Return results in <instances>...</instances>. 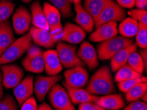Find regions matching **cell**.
Masks as SVG:
<instances>
[{"mask_svg": "<svg viewBox=\"0 0 147 110\" xmlns=\"http://www.w3.org/2000/svg\"><path fill=\"white\" fill-rule=\"evenodd\" d=\"M3 78H2V73L0 71V100L3 98Z\"/></svg>", "mask_w": 147, "mask_h": 110, "instance_id": "42", "label": "cell"}, {"mask_svg": "<svg viewBox=\"0 0 147 110\" xmlns=\"http://www.w3.org/2000/svg\"><path fill=\"white\" fill-rule=\"evenodd\" d=\"M140 82H147L146 77H141L137 78H133L118 82V88L123 92H127L129 90Z\"/></svg>", "mask_w": 147, "mask_h": 110, "instance_id": "32", "label": "cell"}, {"mask_svg": "<svg viewBox=\"0 0 147 110\" xmlns=\"http://www.w3.org/2000/svg\"><path fill=\"white\" fill-rule=\"evenodd\" d=\"M74 8L76 12L75 22L85 32H92L94 28V19L84 9L81 3L74 4Z\"/></svg>", "mask_w": 147, "mask_h": 110, "instance_id": "17", "label": "cell"}, {"mask_svg": "<svg viewBox=\"0 0 147 110\" xmlns=\"http://www.w3.org/2000/svg\"><path fill=\"white\" fill-rule=\"evenodd\" d=\"M1 1H9V0H0Z\"/></svg>", "mask_w": 147, "mask_h": 110, "instance_id": "48", "label": "cell"}, {"mask_svg": "<svg viewBox=\"0 0 147 110\" xmlns=\"http://www.w3.org/2000/svg\"><path fill=\"white\" fill-rule=\"evenodd\" d=\"M62 78L63 77L60 75L48 77L42 75L37 76L34 83V92L39 102H42L45 99L46 95L52 87Z\"/></svg>", "mask_w": 147, "mask_h": 110, "instance_id": "9", "label": "cell"}, {"mask_svg": "<svg viewBox=\"0 0 147 110\" xmlns=\"http://www.w3.org/2000/svg\"><path fill=\"white\" fill-rule=\"evenodd\" d=\"M0 110H19V108L14 98L7 94L0 100Z\"/></svg>", "mask_w": 147, "mask_h": 110, "instance_id": "34", "label": "cell"}, {"mask_svg": "<svg viewBox=\"0 0 147 110\" xmlns=\"http://www.w3.org/2000/svg\"><path fill=\"white\" fill-rule=\"evenodd\" d=\"M15 40L13 28L7 21L3 30L0 34V56Z\"/></svg>", "mask_w": 147, "mask_h": 110, "instance_id": "26", "label": "cell"}, {"mask_svg": "<svg viewBox=\"0 0 147 110\" xmlns=\"http://www.w3.org/2000/svg\"><path fill=\"white\" fill-rule=\"evenodd\" d=\"M92 95H108L114 92L115 85L110 69L104 65L95 72L86 88Z\"/></svg>", "mask_w": 147, "mask_h": 110, "instance_id": "1", "label": "cell"}, {"mask_svg": "<svg viewBox=\"0 0 147 110\" xmlns=\"http://www.w3.org/2000/svg\"><path fill=\"white\" fill-rule=\"evenodd\" d=\"M29 32L32 37V41L37 46L46 48H51L57 43L50 30L31 26Z\"/></svg>", "mask_w": 147, "mask_h": 110, "instance_id": "15", "label": "cell"}, {"mask_svg": "<svg viewBox=\"0 0 147 110\" xmlns=\"http://www.w3.org/2000/svg\"><path fill=\"white\" fill-rule=\"evenodd\" d=\"M139 30V22L131 17L125 18L119 25L118 32L122 36L131 38L137 34Z\"/></svg>", "mask_w": 147, "mask_h": 110, "instance_id": "23", "label": "cell"}, {"mask_svg": "<svg viewBox=\"0 0 147 110\" xmlns=\"http://www.w3.org/2000/svg\"><path fill=\"white\" fill-rule=\"evenodd\" d=\"M2 73L3 85L5 89L14 88L23 79L24 72L21 67L15 64L0 65Z\"/></svg>", "mask_w": 147, "mask_h": 110, "instance_id": "8", "label": "cell"}, {"mask_svg": "<svg viewBox=\"0 0 147 110\" xmlns=\"http://www.w3.org/2000/svg\"><path fill=\"white\" fill-rule=\"evenodd\" d=\"M7 21H6L3 22H1V23H0V34H1V33L2 32V31L3 30L4 28H5V26L7 24Z\"/></svg>", "mask_w": 147, "mask_h": 110, "instance_id": "44", "label": "cell"}, {"mask_svg": "<svg viewBox=\"0 0 147 110\" xmlns=\"http://www.w3.org/2000/svg\"><path fill=\"white\" fill-rule=\"evenodd\" d=\"M12 22L13 28L17 34H25L30 30V25L32 22V17L29 11L25 7L19 6L13 13Z\"/></svg>", "mask_w": 147, "mask_h": 110, "instance_id": "10", "label": "cell"}, {"mask_svg": "<svg viewBox=\"0 0 147 110\" xmlns=\"http://www.w3.org/2000/svg\"><path fill=\"white\" fill-rule=\"evenodd\" d=\"M135 5L137 9L146 10L147 0H135Z\"/></svg>", "mask_w": 147, "mask_h": 110, "instance_id": "41", "label": "cell"}, {"mask_svg": "<svg viewBox=\"0 0 147 110\" xmlns=\"http://www.w3.org/2000/svg\"><path fill=\"white\" fill-rule=\"evenodd\" d=\"M32 24L36 28L50 30L45 13L39 1H35L30 6Z\"/></svg>", "mask_w": 147, "mask_h": 110, "instance_id": "19", "label": "cell"}, {"mask_svg": "<svg viewBox=\"0 0 147 110\" xmlns=\"http://www.w3.org/2000/svg\"><path fill=\"white\" fill-rule=\"evenodd\" d=\"M123 110H147V104L142 101L136 100L131 102Z\"/></svg>", "mask_w": 147, "mask_h": 110, "instance_id": "36", "label": "cell"}, {"mask_svg": "<svg viewBox=\"0 0 147 110\" xmlns=\"http://www.w3.org/2000/svg\"><path fill=\"white\" fill-rule=\"evenodd\" d=\"M88 73L82 66H77L65 71V81L63 84L65 87L72 88H82L87 84Z\"/></svg>", "mask_w": 147, "mask_h": 110, "instance_id": "7", "label": "cell"}, {"mask_svg": "<svg viewBox=\"0 0 147 110\" xmlns=\"http://www.w3.org/2000/svg\"><path fill=\"white\" fill-rule=\"evenodd\" d=\"M125 18V11L114 1L112 0L94 20L96 28L109 22L122 21Z\"/></svg>", "mask_w": 147, "mask_h": 110, "instance_id": "6", "label": "cell"}, {"mask_svg": "<svg viewBox=\"0 0 147 110\" xmlns=\"http://www.w3.org/2000/svg\"><path fill=\"white\" fill-rule=\"evenodd\" d=\"M133 43V40L122 36H115L112 38L106 40L98 46V57L104 61L112 59L115 53Z\"/></svg>", "mask_w": 147, "mask_h": 110, "instance_id": "3", "label": "cell"}, {"mask_svg": "<svg viewBox=\"0 0 147 110\" xmlns=\"http://www.w3.org/2000/svg\"><path fill=\"white\" fill-rule=\"evenodd\" d=\"M140 55L142 58V61H143L144 66V71H147V50L146 49H142V50L140 51Z\"/></svg>", "mask_w": 147, "mask_h": 110, "instance_id": "40", "label": "cell"}, {"mask_svg": "<svg viewBox=\"0 0 147 110\" xmlns=\"http://www.w3.org/2000/svg\"><path fill=\"white\" fill-rule=\"evenodd\" d=\"M21 106V110H37L38 108L36 100L33 96L24 101Z\"/></svg>", "mask_w": 147, "mask_h": 110, "instance_id": "35", "label": "cell"}, {"mask_svg": "<svg viewBox=\"0 0 147 110\" xmlns=\"http://www.w3.org/2000/svg\"><path fill=\"white\" fill-rule=\"evenodd\" d=\"M146 90L147 82H140L125 92V99L129 102L139 100L146 92Z\"/></svg>", "mask_w": 147, "mask_h": 110, "instance_id": "27", "label": "cell"}, {"mask_svg": "<svg viewBox=\"0 0 147 110\" xmlns=\"http://www.w3.org/2000/svg\"><path fill=\"white\" fill-rule=\"evenodd\" d=\"M118 34L117 22H109L100 25L90 34L89 40L93 42H102L117 36Z\"/></svg>", "mask_w": 147, "mask_h": 110, "instance_id": "12", "label": "cell"}, {"mask_svg": "<svg viewBox=\"0 0 147 110\" xmlns=\"http://www.w3.org/2000/svg\"><path fill=\"white\" fill-rule=\"evenodd\" d=\"M44 71L49 76L56 75L63 69L56 50H50L44 52Z\"/></svg>", "mask_w": 147, "mask_h": 110, "instance_id": "16", "label": "cell"}, {"mask_svg": "<svg viewBox=\"0 0 147 110\" xmlns=\"http://www.w3.org/2000/svg\"><path fill=\"white\" fill-rule=\"evenodd\" d=\"M43 51L40 48H38L37 46H32L28 49L27 51V55L28 56H35L37 55H39L42 53Z\"/></svg>", "mask_w": 147, "mask_h": 110, "instance_id": "39", "label": "cell"}, {"mask_svg": "<svg viewBox=\"0 0 147 110\" xmlns=\"http://www.w3.org/2000/svg\"><path fill=\"white\" fill-rule=\"evenodd\" d=\"M70 2V3H73L74 4H77V3H81V1L82 0H68Z\"/></svg>", "mask_w": 147, "mask_h": 110, "instance_id": "46", "label": "cell"}, {"mask_svg": "<svg viewBox=\"0 0 147 110\" xmlns=\"http://www.w3.org/2000/svg\"><path fill=\"white\" fill-rule=\"evenodd\" d=\"M141 99L142 100V102L146 103V101H147V92L144 93V95L141 97Z\"/></svg>", "mask_w": 147, "mask_h": 110, "instance_id": "45", "label": "cell"}, {"mask_svg": "<svg viewBox=\"0 0 147 110\" xmlns=\"http://www.w3.org/2000/svg\"><path fill=\"white\" fill-rule=\"evenodd\" d=\"M79 110H107L98 105L96 103L86 102L81 104L79 106Z\"/></svg>", "mask_w": 147, "mask_h": 110, "instance_id": "37", "label": "cell"}, {"mask_svg": "<svg viewBox=\"0 0 147 110\" xmlns=\"http://www.w3.org/2000/svg\"><path fill=\"white\" fill-rule=\"evenodd\" d=\"M48 99L57 110H76L67 90L57 83L48 92Z\"/></svg>", "mask_w": 147, "mask_h": 110, "instance_id": "5", "label": "cell"}, {"mask_svg": "<svg viewBox=\"0 0 147 110\" xmlns=\"http://www.w3.org/2000/svg\"><path fill=\"white\" fill-rule=\"evenodd\" d=\"M86 32L77 24L67 22L63 28L61 40L69 44H78L86 38Z\"/></svg>", "mask_w": 147, "mask_h": 110, "instance_id": "13", "label": "cell"}, {"mask_svg": "<svg viewBox=\"0 0 147 110\" xmlns=\"http://www.w3.org/2000/svg\"><path fill=\"white\" fill-rule=\"evenodd\" d=\"M65 88L69 94L73 104H81L86 102L96 103L99 99L98 96L92 95L89 93L86 90L82 88H69V87H65Z\"/></svg>", "mask_w": 147, "mask_h": 110, "instance_id": "21", "label": "cell"}, {"mask_svg": "<svg viewBox=\"0 0 147 110\" xmlns=\"http://www.w3.org/2000/svg\"><path fill=\"white\" fill-rule=\"evenodd\" d=\"M98 105L106 109L120 110L125 106V102L121 94H108L99 99L96 102Z\"/></svg>", "mask_w": 147, "mask_h": 110, "instance_id": "20", "label": "cell"}, {"mask_svg": "<svg viewBox=\"0 0 147 110\" xmlns=\"http://www.w3.org/2000/svg\"><path fill=\"white\" fill-rule=\"evenodd\" d=\"M37 110H55L54 109H53L52 107H51L50 105H49L48 104L46 103H43L39 105L38 107Z\"/></svg>", "mask_w": 147, "mask_h": 110, "instance_id": "43", "label": "cell"}, {"mask_svg": "<svg viewBox=\"0 0 147 110\" xmlns=\"http://www.w3.org/2000/svg\"><path fill=\"white\" fill-rule=\"evenodd\" d=\"M34 92V78L28 75L13 88V94L18 104L21 105L24 101L31 97Z\"/></svg>", "mask_w": 147, "mask_h": 110, "instance_id": "14", "label": "cell"}, {"mask_svg": "<svg viewBox=\"0 0 147 110\" xmlns=\"http://www.w3.org/2000/svg\"><path fill=\"white\" fill-rule=\"evenodd\" d=\"M127 64L138 73L142 74L144 71V66L142 58L139 53L134 51L131 53L127 59Z\"/></svg>", "mask_w": 147, "mask_h": 110, "instance_id": "30", "label": "cell"}, {"mask_svg": "<svg viewBox=\"0 0 147 110\" xmlns=\"http://www.w3.org/2000/svg\"><path fill=\"white\" fill-rule=\"evenodd\" d=\"M112 0H84L83 8L94 19L98 16L100 12Z\"/></svg>", "mask_w": 147, "mask_h": 110, "instance_id": "24", "label": "cell"}, {"mask_svg": "<svg viewBox=\"0 0 147 110\" xmlns=\"http://www.w3.org/2000/svg\"><path fill=\"white\" fill-rule=\"evenodd\" d=\"M56 51L60 62L64 68L70 69L84 65L77 53V47L64 42H57Z\"/></svg>", "mask_w": 147, "mask_h": 110, "instance_id": "4", "label": "cell"}, {"mask_svg": "<svg viewBox=\"0 0 147 110\" xmlns=\"http://www.w3.org/2000/svg\"><path fill=\"white\" fill-rule=\"evenodd\" d=\"M128 14L131 18L135 20L139 23L147 25V12L145 9H131L128 11Z\"/></svg>", "mask_w": 147, "mask_h": 110, "instance_id": "33", "label": "cell"}, {"mask_svg": "<svg viewBox=\"0 0 147 110\" xmlns=\"http://www.w3.org/2000/svg\"><path fill=\"white\" fill-rule=\"evenodd\" d=\"M21 64L26 71L34 73H42L44 71V52L35 56L26 55Z\"/></svg>", "mask_w": 147, "mask_h": 110, "instance_id": "22", "label": "cell"}, {"mask_svg": "<svg viewBox=\"0 0 147 110\" xmlns=\"http://www.w3.org/2000/svg\"><path fill=\"white\" fill-rule=\"evenodd\" d=\"M15 7L14 3L10 1L0 2V23L8 21Z\"/></svg>", "mask_w": 147, "mask_h": 110, "instance_id": "29", "label": "cell"}, {"mask_svg": "<svg viewBox=\"0 0 147 110\" xmlns=\"http://www.w3.org/2000/svg\"><path fill=\"white\" fill-rule=\"evenodd\" d=\"M117 3L122 8L132 9L135 5V0H116Z\"/></svg>", "mask_w": 147, "mask_h": 110, "instance_id": "38", "label": "cell"}, {"mask_svg": "<svg viewBox=\"0 0 147 110\" xmlns=\"http://www.w3.org/2000/svg\"><path fill=\"white\" fill-rule=\"evenodd\" d=\"M77 53L79 59L88 66L90 71L94 70L99 65L96 51L94 46L88 42L84 41L82 42Z\"/></svg>", "mask_w": 147, "mask_h": 110, "instance_id": "11", "label": "cell"}, {"mask_svg": "<svg viewBox=\"0 0 147 110\" xmlns=\"http://www.w3.org/2000/svg\"><path fill=\"white\" fill-rule=\"evenodd\" d=\"M142 77V75L138 73L132 67H130L127 63L124 65L123 66L118 69L115 73L114 80L115 82H119L124 80L137 78Z\"/></svg>", "mask_w": 147, "mask_h": 110, "instance_id": "25", "label": "cell"}, {"mask_svg": "<svg viewBox=\"0 0 147 110\" xmlns=\"http://www.w3.org/2000/svg\"><path fill=\"white\" fill-rule=\"evenodd\" d=\"M136 37V44L142 49H146L147 47V25L139 23V30Z\"/></svg>", "mask_w": 147, "mask_h": 110, "instance_id": "31", "label": "cell"}, {"mask_svg": "<svg viewBox=\"0 0 147 110\" xmlns=\"http://www.w3.org/2000/svg\"><path fill=\"white\" fill-rule=\"evenodd\" d=\"M137 45L133 42L129 46L125 47L113 56L111 59V69L113 72H116L120 67L123 66L127 62V59L131 53L136 51Z\"/></svg>", "mask_w": 147, "mask_h": 110, "instance_id": "18", "label": "cell"}, {"mask_svg": "<svg viewBox=\"0 0 147 110\" xmlns=\"http://www.w3.org/2000/svg\"><path fill=\"white\" fill-rule=\"evenodd\" d=\"M21 1L24 2V3H30V1H32V0H21Z\"/></svg>", "mask_w": 147, "mask_h": 110, "instance_id": "47", "label": "cell"}, {"mask_svg": "<svg viewBox=\"0 0 147 110\" xmlns=\"http://www.w3.org/2000/svg\"><path fill=\"white\" fill-rule=\"evenodd\" d=\"M32 37L30 32L15 40L0 56V65L9 64L18 60L32 46Z\"/></svg>", "mask_w": 147, "mask_h": 110, "instance_id": "2", "label": "cell"}, {"mask_svg": "<svg viewBox=\"0 0 147 110\" xmlns=\"http://www.w3.org/2000/svg\"><path fill=\"white\" fill-rule=\"evenodd\" d=\"M49 3L59 11L63 18L70 19L73 16L71 3L68 0H48Z\"/></svg>", "mask_w": 147, "mask_h": 110, "instance_id": "28", "label": "cell"}]
</instances>
